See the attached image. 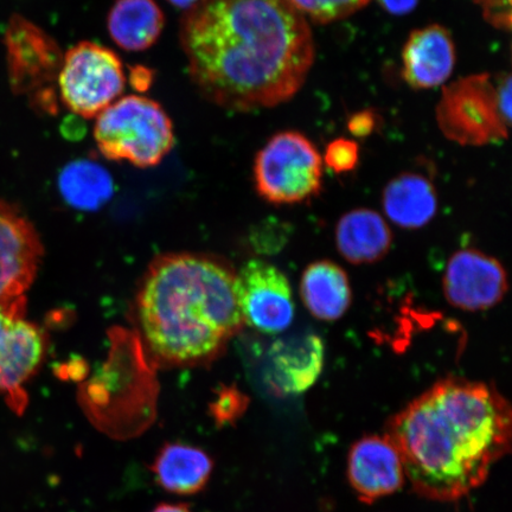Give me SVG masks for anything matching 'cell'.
<instances>
[{"instance_id":"cell-7","label":"cell","mask_w":512,"mask_h":512,"mask_svg":"<svg viewBox=\"0 0 512 512\" xmlns=\"http://www.w3.org/2000/svg\"><path fill=\"white\" fill-rule=\"evenodd\" d=\"M57 82L63 105L83 119H93L124 92L126 76L113 50L85 41L63 56Z\"/></svg>"},{"instance_id":"cell-27","label":"cell","mask_w":512,"mask_h":512,"mask_svg":"<svg viewBox=\"0 0 512 512\" xmlns=\"http://www.w3.org/2000/svg\"><path fill=\"white\" fill-rule=\"evenodd\" d=\"M152 81V72L146 68H136L134 72H132V83L134 87L140 89V91H145V89L149 88Z\"/></svg>"},{"instance_id":"cell-9","label":"cell","mask_w":512,"mask_h":512,"mask_svg":"<svg viewBox=\"0 0 512 512\" xmlns=\"http://www.w3.org/2000/svg\"><path fill=\"white\" fill-rule=\"evenodd\" d=\"M25 300L0 305V394L17 413L25 408L23 386L41 366L46 339L37 325L25 319Z\"/></svg>"},{"instance_id":"cell-13","label":"cell","mask_w":512,"mask_h":512,"mask_svg":"<svg viewBox=\"0 0 512 512\" xmlns=\"http://www.w3.org/2000/svg\"><path fill=\"white\" fill-rule=\"evenodd\" d=\"M348 478L362 502L394 494L405 483V469L398 448L388 435H368L352 445Z\"/></svg>"},{"instance_id":"cell-18","label":"cell","mask_w":512,"mask_h":512,"mask_svg":"<svg viewBox=\"0 0 512 512\" xmlns=\"http://www.w3.org/2000/svg\"><path fill=\"white\" fill-rule=\"evenodd\" d=\"M382 204L384 213L396 226L419 229L430 223L437 214V191L425 176L405 172L384 188Z\"/></svg>"},{"instance_id":"cell-6","label":"cell","mask_w":512,"mask_h":512,"mask_svg":"<svg viewBox=\"0 0 512 512\" xmlns=\"http://www.w3.org/2000/svg\"><path fill=\"white\" fill-rule=\"evenodd\" d=\"M254 181L256 190L268 202H304L322 189V156L302 133L275 134L256 155Z\"/></svg>"},{"instance_id":"cell-23","label":"cell","mask_w":512,"mask_h":512,"mask_svg":"<svg viewBox=\"0 0 512 512\" xmlns=\"http://www.w3.org/2000/svg\"><path fill=\"white\" fill-rule=\"evenodd\" d=\"M360 159V147L347 138H339L326 147L324 160L336 174L354 170Z\"/></svg>"},{"instance_id":"cell-20","label":"cell","mask_w":512,"mask_h":512,"mask_svg":"<svg viewBox=\"0 0 512 512\" xmlns=\"http://www.w3.org/2000/svg\"><path fill=\"white\" fill-rule=\"evenodd\" d=\"M300 294L307 310L325 322L343 317L351 305L348 275L331 261H318L306 268Z\"/></svg>"},{"instance_id":"cell-10","label":"cell","mask_w":512,"mask_h":512,"mask_svg":"<svg viewBox=\"0 0 512 512\" xmlns=\"http://www.w3.org/2000/svg\"><path fill=\"white\" fill-rule=\"evenodd\" d=\"M236 297L243 324L267 335L290 328L294 318L292 290L279 268L262 260L248 261L236 275Z\"/></svg>"},{"instance_id":"cell-1","label":"cell","mask_w":512,"mask_h":512,"mask_svg":"<svg viewBox=\"0 0 512 512\" xmlns=\"http://www.w3.org/2000/svg\"><path fill=\"white\" fill-rule=\"evenodd\" d=\"M179 38L198 91L235 112L291 100L316 56L309 22L287 0H200Z\"/></svg>"},{"instance_id":"cell-28","label":"cell","mask_w":512,"mask_h":512,"mask_svg":"<svg viewBox=\"0 0 512 512\" xmlns=\"http://www.w3.org/2000/svg\"><path fill=\"white\" fill-rule=\"evenodd\" d=\"M151 512H192L188 505L185 504H170L163 503L159 504L158 507L153 509Z\"/></svg>"},{"instance_id":"cell-21","label":"cell","mask_w":512,"mask_h":512,"mask_svg":"<svg viewBox=\"0 0 512 512\" xmlns=\"http://www.w3.org/2000/svg\"><path fill=\"white\" fill-rule=\"evenodd\" d=\"M59 190L68 206L94 211L105 206L114 195V182L104 166L89 159L74 160L59 176Z\"/></svg>"},{"instance_id":"cell-15","label":"cell","mask_w":512,"mask_h":512,"mask_svg":"<svg viewBox=\"0 0 512 512\" xmlns=\"http://www.w3.org/2000/svg\"><path fill=\"white\" fill-rule=\"evenodd\" d=\"M324 343L313 334L281 339L270 357L271 382L283 394H302L319 379L324 367Z\"/></svg>"},{"instance_id":"cell-4","label":"cell","mask_w":512,"mask_h":512,"mask_svg":"<svg viewBox=\"0 0 512 512\" xmlns=\"http://www.w3.org/2000/svg\"><path fill=\"white\" fill-rule=\"evenodd\" d=\"M511 75L477 74L444 87L437 123L444 136L463 146L508 139L511 126Z\"/></svg>"},{"instance_id":"cell-24","label":"cell","mask_w":512,"mask_h":512,"mask_svg":"<svg viewBox=\"0 0 512 512\" xmlns=\"http://www.w3.org/2000/svg\"><path fill=\"white\" fill-rule=\"evenodd\" d=\"M483 11V17L492 27L510 31L512 19L511 0H476Z\"/></svg>"},{"instance_id":"cell-8","label":"cell","mask_w":512,"mask_h":512,"mask_svg":"<svg viewBox=\"0 0 512 512\" xmlns=\"http://www.w3.org/2000/svg\"><path fill=\"white\" fill-rule=\"evenodd\" d=\"M10 83L14 91L28 94L42 110H55L51 86L59 78L63 55L46 32L27 19H11L5 34Z\"/></svg>"},{"instance_id":"cell-14","label":"cell","mask_w":512,"mask_h":512,"mask_svg":"<svg viewBox=\"0 0 512 512\" xmlns=\"http://www.w3.org/2000/svg\"><path fill=\"white\" fill-rule=\"evenodd\" d=\"M451 32L439 24L414 30L402 51V78L415 89L443 85L456 66Z\"/></svg>"},{"instance_id":"cell-3","label":"cell","mask_w":512,"mask_h":512,"mask_svg":"<svg viewBox=\"0 0 512 512\" xmlns=\"http://www.w3.org/2000/svg\"><path fill=\"white\" fill-rule=\"evenodd\" d=\"M138 316L147 344L162 360L206 361L243 325L236 275L204 256H162L144 278Z\"/></svg>"},{"instance_id":"cell-11","label":"cell","mask_w":512,"mask_h":512,"mask_svg":"<svg viewBox=\"0 0 512 512\" xmlns=\"http://www.w3.org/2000/svg\"><path fill=\"white\" fill-rule=\"evenodd\" d=\"M42 255L40 236L32 223L14 204L0 200V305L25 297Z\"/></svg>"},{"instance_id":"cell-25","label":"cell","mask_w":512,"mask_h":512,"mask_svg":"<svg viewBox=\"0 0 512 512\" xmlns=\"http://www.w3.org/2000/svg\"><path fill=\"white\" fill-rule=\"evenodd\" d=\"M375 124L374 114L370 111H364L352 115L348 123V128L352 136L364 138L368 137L369 134L374 131Z\"/></svg>"},{"instance_id":"cell-22","label":"cell","mask_w":512,"mask_h":512,"mask_svg":"<svg viewBox=\"0 0 512 512\" xmlns=\"http://www.w3.org/2000/svg\"><path fill=\"white\" fill-rule=\"evenodd\" d=\"M300 15L318 24H328L355 15L370 0H287Z\"/></svg>"},{"instance_id":"cell-16","label":"cell","mask_w":512,"mask_h":512,"mask_svg":"<svg viewBox=\"0 0 512 512\" xmlns=\"http://www.w3.org/2000/svg\"><path fill=\"white\" fill-rule=\"evenodd\" d=\"M214 463L201 448L172 443L159 451L152 464L157 483L170 494L192 496L206 489Z\"/></svg>"},{"instance_id":"cell-12","label":"cell","mask_w":512,"mask_h":512,"mask_svg":"<svg viewBox=\"0 0 512 512\" xmlns=\"http://www.w3.org/2000/svg\"><path fill=\"white\" fill-rule=\"evenodd\" d=\"M447 302L457 309L477 312L502 302L508 277L501 262L477 249L452 255L444 275Z\"/></svg>"},{"instance_id":"cell-17","label":"cell","mask_w":512,"mask_h":512,"mask_svg":"<svg viewBox=\"0 0 512 512\" xmlns=\"http://www.w3.org/2000/svg\"><path fill=\"white\" fill-rule=\"evenodd\" d=\"M393 235L380 214L370 209H355L339 220L336 243L339 253L351 264H373L386 256Z\"/></svg>"},{"instance_id":"cell-2","label":"cell","mask_w":512,"mask_h":512,"mask_svg":"<svg viewBox=\"0 0 512 512\" xmlns=\"http://www.w3.org/2000/svg\"><path fill=\"white\" fill-rule=\"evenodd\" d=\"M512 414L494 386L448 379L390 419L387 434L421 497L459 501L488 479L510 451Z\"/></svg>"},{"instance_id":"cell-5","label":"cell","mask_w":512,"mask_h":512,"mask_svg":"<svg viewBox=\"0 0 512 512\" xmlns=\"http://www.w3.org/2000/svg\"><path fill=\"white\" fill-rule=\"evenodd\" d=\"M94 138L101 155L147 169L158 165L175 144L174 125L157 101L130 95L96 117Z\"/></svg>"},{"instance_id":"cell-26","label":"cell","mask_w":512,"mask_h":512,"mask_svg":"<svg viewBox=\"0 0 512 512\" xmlns=\"http://www.w3.org/2000/svg\"><path fill=\"white\" fill-rule=\"evenodd\" d=\"M382 9L395 16L411 14L418 6L420 0H377Z\"/></svg>"},{"instance_id":"cell-19","label":"cell","mask_w":512,"mask_h":512,"mask_svg":"<svg viewBox=\"0 0 512 512\" xmlns=\"http://www.w3.org/2000/svg\"><path fill=\"white\" fill-rule=\"evenodd\" d=\"M164 25V12L155 0H117L107 18L112 40L127 51L155 46Z\"/></svg>"},{"instance_id":"cell-29","label":"cell","mask_w":512,"mask_h":512,"mask_svg":"<svg viewBox=\"0 0 512 512\" xmlns=\"http://www.w3.org/2000/svg\"><path fill=\"white\" fill-rule=\"evenodd\" d=\"M169 2L176 6L178 9L189 10L192 6L196 5L200 0H169Z\"/></svg>"}]
</instances>
